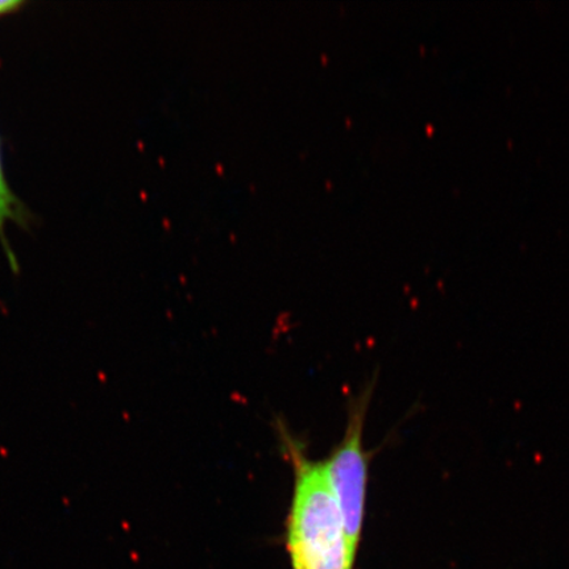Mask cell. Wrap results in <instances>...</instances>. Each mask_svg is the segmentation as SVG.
<instances>
[{
    "label": "cell",
    "mask_w": 569,
    "mask_h": 569,
    "mask_svg": "<svg viewBox=\"0 0 569 569\" xmlns=\"http://www.w3.org/2000/svg\"><path fill=\"white\" fill-rule=\"evenodd\" d=\"M295 469L287 546L293 569H352L356 552L323 462L311 460L293 438L283 436Z\"/></svg>",
    "instance_id": "obj_1"
},
{
    "label": "cell",
    "mask_w": 569,
    "mask_h": 569,
    "mask_svg": "<svg viewBox=\"0 0 569 569\" xmlns=\"http://www.w3.org/2000/svg\"><path fill=\"white\" fill-rule=\"evenodd\" d=\"M368 398L356 402L343 439L326 461L325 472L337 497L346 531L355 551L365 523L369 478V453L365 450V421Z\"/></svg>",
    "instance_id": "obj_2"
},
{
    "label": "cell",
    "mask_w": 569,
    "mask_h": 569,
    "mask_svg": "<svg viewBox=\"0 0 569 569\" xmlns=\"http://www.w3.org/2000/svg\"><path fill=\"white\" fill-rule=\"evenodd\" d=\"M20 218V203L17 197L13 196L9 183H7L2 163V149H0V238H2L6 248V226L9 222H19Z\"/></svg>",
    "instance_id": "obj_3"
},
{
    "label": "cell",
    "mask_w": 569,
    "mask_h": 569,
    "mask_svg": "<svg viewBox=\"0 0 569 569\" xmlns=\"http://www.w3.org/2000/svg\"><path fill=\"white\" fill-rule=\"evenodd\" d=\"M21 6L23 2H18V0H0V17L18 11Z\"/></svg>",
    "instance_id": "obj_4"
}]
</instances>
